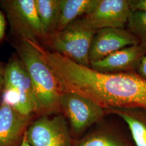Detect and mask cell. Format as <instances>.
Listing matches in <instances>:
<instances>
[{"label":"cell","instance_id":"7c38bea8","mask_svg":"<svg viewBox=\"0 0 146 146\" xmlns=\"http://www.w3.org/2000/svg\"><path fill=\"white\" fill-rule=\"evenodd\" d=\"M106 114L119 116L129 127L136 146H146V110L139 108L104 110Z\"/></svg>","mask_w":146,"mask_h":146},{"label":"cell","instance_id":"8992f818","mask_svg":"<svg viewBox=\"0 0 146 146\" xmlns=\"http://www.w3.org/2000/svg\"><path fill=\"white\" fill-rule=\"evenodd\" d=\"M61 106L75 135H81L106 115L104 109L92 100L76 93H62Z\"/></svg>","mask_w":146,"mask_h":146},{"label":"cell","instance_id":"3957f363","mask_svg":"<svg viewBox=\"0 0 146 146\" xmlns=\"http://www.w3.org/2000/svg\"><path fill=\"white\" fill-rule=\"evenodd\" d=\"M3 99L23 115L37 113L31 80L20 59H14L4 69Z\"/></svg>","mask_w":146,"mask_h":146},{"label":"cell","instance_id":"9a60e30c","mask_svg":"<svg viewBox=\"0 0 146 146\" xmlns=\"http://www.w3.org/2000/svg\"><path fill=\"white\" fill-rule=\"evenodd\" d=\"M75 146H128L111 131L100 128L84 136Z\"/></svg>","mask_w":146,"mask_h":146},{"label":"cell","instance_id":"52a82bcc","mask_svg":"<svg viewBox=\"0 0 146 146\" xmlns=\"http://www.w3.org/2000/svg\"><path fill=\"white\" fill-rule=\"evenodd\" d=\"M132 11L129 0H100L94 11L73 22L85 29L126 27Z\"/></svg>","mask_w":146,"mask_h":146},{"label":"cell","instance_id":"ac0fdd59","mask_svg":"<svg viewBox=\"0 0 146 146\" xmlns=\"http://www.w3.org/2000/svg\"><path fill=\"white\" fill-rule=\"evenodd\" d=\"M136 72L141 78L146 80V54L142 58Z\"/></svg>","mask_w":146,"mask_h":146},{"label":"cell","instance_id":"2e32d148","mask_svg":"<svg viewBox=\"0 0 146 146\" xmlns=\"http://www.w3.org/2000/svg\"><path fill=\"white\" fill-rule=\"evenodd\" d=\"M125 28L146 47V11H132Z\"/></svg>","mask_w":146,"mask_h":146},{"label":"cell","instance_id":"30bf717a","mask_svg":"<svg viewBox=\"0 0 146 146\" xmlns=\"http://www.w3.org/2000/svg\"><path fill=\"white\" fill-rule=\"evenodd\" d=\"M146 54V47L140 44L133 45L91 63L90 68L104 73L136 72L142 58Z\"/></svg>","mask_w":146,"mask_h":146},{"label":"cell","instance_id":"ba28073f","mask_svg":"<svg viewBox=\"0 0 146 146\" xmlns=\"http://www.w3.org/2000/svg\"><path fill=\"white\" fill-rule=\"evenodd\" d=\"M25 133L31 146H72L67 121L61 114L43 115L28 127Z\"/></svg>","mask_w":146,"mask_h":146},{"label":"cell","instance_id":"44dd1931","mask_svg":"<svg viewBox=\"0 0 146 146\" xmlns=\"http://www.w3.org/2000/svg\"><path fill=\"white\" fill-rule=\"evenodd\" d=\"M19 146H31L27 140L26 133H25L23 137V139H22V140L21 141V144L19 145Z\"/></svg>","mask_w":146,"mask_h":146},{"label":"cell","instance_id":"7402d4cb","mask_svg":"<svg viewBox=\"0 0 146 146\" xmlns=\"http://www.w3.org/2000/svg\"><path fill=\"white\" fill-rule=\"evenodd\" d=\"M0 104H1V102H0Z\"/></svg>","mask_w":146,"mask_h":146},{"label":"cell","instance_id":"e0dca14e","mask_svg":"<svg viewBox=\"0 0 146 146\" xmlns=\"http://www.w3.org/2000/svg\"><path fill=\"white\" fill-rule=\"evenodd\" d=\"M130 5L132 11H146V0H131Z\"/></svg>","mask_w":146,"mask_h":146},{"label":"cell","instance_id":"5b68a950","mask_svg":"<svg viewBox=\"0 0 146 146\" xmlns=\"http://www.w3.org/2000/svg\"><path fill=\"white\" fill-rule=\"evenodd\" d=\"M96 31L81 28L71 23L64 30L49 36L47 41L54 52L78 64L90 67L89 50Z\"/></svg>","mask_w":146,"mask_h":146},{"label":"cell","instance_id":"5bb4252c","mask_svg":"<svg viewBox=\"0 0 146 146\" xmlns=\"http://www.w3.org/2000/svg\"><path fill=\"white\" fill-rule=\"evenodd\" d=\"M38 16L48 38L58 30L60 19V0H35Z\"/></svg>","mask_w":146,"mask_h":146},{"label":"cell","instance_id":"6da1fadb","mask_svg":"<svg viewBox=\"0 0 146 146\" xmlns=\"http://www.w3.org/2000/svg\"><path fill=\"white\" fill-rule=\"evenodd\" d=\"M33 44L52 69L62 93L81 95L104 110H146V80L136 72L101 73L46 50L38 42Z\"/></svg>","mask_w":146,"mask_h":146},{"label":"cell","instance_id":"9c48e42d","mask_svg":"<svg viewBox=\"0 0 146 146\" xmlns=\"http://www.w3.org/2000/svg\"><path fill=\"white\" fill-rule=\"evenodd\" d=\"M139 41L131 32L122 28H106L96 31L89 50L90 64L106 58L110 54Z\"/></svg>","mask_w":146,"mask_h":146},{"label":"cell","instance_id":"d6986e66","mask_svg":"<svg viewBox=\"0 0 146 146\" xmlns=\"http://www.w3.org/2000/svg\"><path fill=\"white\" fill-rule=\"evenodd\" d=\"M5 16L0 11V41L3 38L5 34Z\"/></svg>","mask_w":146,"mask_h":146},{"label":"cell","instance_id":"8fae6325","mask_svg":"<svg viewBox=\"0 0 146 146\" xmlns=\"http://www.w3.org/2000/svg\"><path fill=\"white\" fill-rule=\"evenodd\" d=\"M31 116L21 114L2 100L0 104V146L21 144Z\"/></svg>","mask_w":146,"mask_h":146},{"label":"cell","instance_id":"277c9868","mask_svg":"<svg viewBox=\"0 0 146 146\" xmlns=\"http://www.w3.org/2000/svg\"><path fill=\"white\" fill-rule=\"evenodd\" d=\"M0 2L11 29L21 37V40H47L48 36L37 11L35 0H4Z\"/></svg>","mask_w":146,"mask_h":146},{"label":"cell","instance_id":"4fadbf2b","mask_svg":"<svg viewBox=\"0 0 146 146\" xmlns=\"http://www.w3.org/2000/svg\"><path fill=\"white\" fill-rule=\"evenodd\" d=\"M100 0H60L61 15L56 32L66 29L73 22L94 11Z\"/></svg>","mask_w":146,"mask_h":146},{"label":"cell","instance_id":"7a4b0ae2","mask_svg":"<svg viewBox=\"0 0 146 146\" xmlns=\"http://www.w3.org/2000/svg\"><path fill=\"white\" fill-rule=\"evenodd\" d=\"M17 50L31 80L37 113L43 116L61 112L62 90L41 53L28 40H21Z\"/></svg>","mask_w":146,"mask_h":146},{"label":"cell","instance_id":"ffe728a7","mask_svg":"<svg viewBox=\"0 0 146 146\" xmlns=\"http://www.w3.org/2000/svg\"><path fill=\"white\" fill-rule=\"evenodd\" d=\"M4 69L2 68L0 64V92H2L3 90V75H4Z\"/></svg>","mask_w":146,"mask_h":146}]
</instances>
